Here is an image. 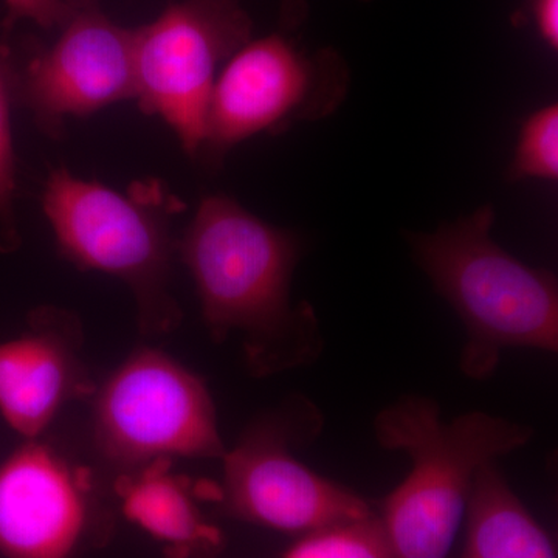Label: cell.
I'll list each match as a JSON object with an SVG mask.
<instances>
[{
  "instance_id": "19",
  "label": "cell",
  "mask_w": 558,
  "mask_h": 558,
  "mask_svg": "<svg viewBox=\"0 0 558 558\" xmlns=\"http://www.w3.org/2000/svg\"><path fill=\"white\" fill-rule=\"evenodd\" d=\"M369 2V0H363ZM310 16L307 0H279V22L284 32H293L300 28Z\"/></svg>"
},
{
  "instance_id": "6",
  "label": "cell",
  "mask_w": 558,
  "mask_h": 558,
  "mask_svg": "<svg viewBox=\"0 0 558 558\" xmlns=\"http://www.w3.org/2000/svg\"><path fill=\"white\" fill-rule=\"evenodd\" d=\"M323 425L322 411L306 398L290 399L281 409L256 418L220 459L223 478L215 487V498L227 515L304 535L374 513L366 499L293 454L296 447L317 439Z\"/></svg>"
},
{
  "instance_id": "15",
  "label": "cell",
  "mask_w": 558,
  "mask_h": 558,
  "mask_svg": "<svg viewBox=\"0 0 558 558\" xmlns=\"http://www.w3.org/2000/svg\"><path fill=\"white\" fill-rule=\"evenodd\" d=\"M16 81V54L0 43V252H14L21 245L16 218V154L11 132V108Z\"/></svg>"
},
{
  "instance_id": "7",
  "label": "cell",
  "mask_w": 558,
  "mask_h": 558,
  "mask_svg": "<svg viewBox=\"0 0 558 558\" xmlns=\"http://www.w3.org/2000/svg\"><path fill=\"white\" fill-rule=\"evenodd\" d=\"M94 439L128 472L160 459H222L227 451L205 381L156 349L135 351L102 385Z\"/></svg>"
},
{
  "instance_id": "14",
  "label": "cell",
  "mask_w": 558,
  "mask_h": 558,
  "mask_svg": "<svg viewBox=\"0 0 558 558\" xmlns=\"http://www.w3.org/2000/svg\"><path fill=\"white\" fill-rule=\"evenodd\" d=\"M281 558H392L379 513L301 535Z\"/></svg>"
},
{
  "instance_id": "4",
  "label": "cell",
  "mask_w": 558,
  "mask_h": 558,
  "mask_svg": "<svg viewBox=\"0 0 558 558\" xmlns=\"http://www.w3.org/2000/svg\"><path fill=\"white\" fill-rule=\"evenodd\" d=\"M40 204L65 259L130 288L143 332L161 336L179 325L182 311L171 292L179 241L172 222L185 204L161 180H138L123 193L54 168Z\"/></svg>"
},
{
  "instance_id": "13",
  "label": "cell",
  "mask_w": 558,
  "mask_h": 558,
  "mask_svg": "<svg viewBox=\"0 0 558 558\" xmlns=\"http://www.w3.org/2000/svg\"><path fill=\"white\" fill-rule=\"evenodd\" d=\"M465 542L457 558H557L548 532L510 488L495 462L478 470L465 512Z\"/></svg>"
},
{
  "instance_id": "12",
  "label": "cell",
  "mask_w": 558,
  "mask_h": 558,
  "mask_svg": "<svg viewBox=\"0 0 558 558\" xmlns=\"http://www.w3.org/2000/svg\"><path fill=\"white\" fill-rule=\"evenodd\" d=\"M116 488L124 517L175 558L216 553L222 546V532L205 519L190 481L174 475L168 459L123 473Z\"/></svg>"
},
{
  "instance_id": "2",
  "label": "cell",
  "mask_w": 558,
  "mask_h": 558,
  "mask_svg": "<svg viewBox=\"0 0 558 558\" xmlns=\"http://www.w3.org/2000/svg\"><path fill=\"white\" fill-rule=\"evenodd\" d=\"M495 208L483 205L429 233H407L411 255L465 329L459 368L494 376L508 349L558 351V282L509 255L492 236Z\"/></svg>"
},
{
  "instance_id": "17",
  "label": "cell",
  "mask_w": 558,
  "mask_h": 558,
  "mask_svg": "<svg viewBox=\"0 0 558 558\" xmlns=\"http://www.w3.org/2000/svg\"><path fill=\"white\" fill-rule=\"evenodd\" d=\"M5 2L7 25L20 21H32L40 28L51 31L61 25L65 16V0H3Z\"/></svg>"
},
{
  "instance_id": "10",
  "label": "cell",
  "mask_w": 558,
  "mask_h": 558,
  "mask_svg": "<svg viewBox=\"0 0 558 558\" xmlns=\"http://www.w3.org/2000/svg\"><path fill=\"white\" fill-rule=\"evenodd\" d=\"M89 470L27 439L0 464V556L72 558L89 531Z\"/></svg>"
},
{
  "instance_id": "5",
  "label": "cell",
  "mask_w": 558,
  "mask_h": 558,
  "mask_svg": "<svg viewBox=\"0 0 558 558\" xmlns=\"http://www.w3.org/2000/svg\"><path fill=\"white\" fill-rule=\"evenodd\" d=\"M349 87L351 70L337 50L310 51L284 33L250 39L216 80L196 160L218 170L245 140L328 119Z\"/></svg>"
},
{
  "instance_id": "16",
  "label": "cell",
  "mask_w": 558,
  "mask_h": 558,
  "mask_svg": "<svg viewBox=\"0 0 558 558\" xmlns=\"http://www.w3.org/2000/svg\"><path fill=\"white\" fill-rule=\"evenodd\" d=\"M506 179L520 182L526 179H558V106H543L521 124L515 153Z\"/></svg>"
},
{
  "instance_id": "9",
  "label": "cell",
  "mask_w": 558,
  "mask_h": 558,
  "mask_svg": "<svg viewBox=\"0 0 558 558\" xmlns=\"http://www.w3.org/2000/svg\"><path fill=\"white\" fill-rule=\"evenodd\" d=\"M60 36L16 58V102L47 137L61 138L68 119L134 100V28L110 20L101 0H65Z\"/></svg>"
},
{
  "instance_id": "18",
  "label": "cell",
  "mask_w": 558,
  "mask_h": 558,
  "mask_svg": "<svg viewBox=\"0 0 558 558\" xmlns=\"http://www.w3.org/2000/svg\"><path fill=\"white\" fill-rule=\"evenodd\" d=\"M529 20L550 50L558 49V0H529Z\"/></svg>"
},
{
  "instance_id": "8",
  "label": "cell",
  "mask_w": 558,
  "mask_h": 558,
  "mask_svg": "<svg viewBox=\"0 0 558 558\" xmlns=\"http://www.w3.org/2000/svg\"><path fill=\"white\" fill-rule=\"evenodd\" d=\"M253 39L241 0H179L134 28V100L196 160L220 70Z\"/></svg>"
},
{
  "instance_id": "1",
  "label": "cell",
  "mask_w": 558,
  "mask_h": 558,
  "mask_svg": "<svg viewBox=\"0 0 558 558\" xmlns=\"http://www.w3.org/2000/svg\"><path fill=\"white\" fill-rule=\"evenodd\" d=\"M303 242L226 194L204 197L178 241L209 336L240 332L248 369L270 376L317 362L323 336L314 307L293 306V271Z\"/></svg>"
},
{
  "instance_id": "11",
  "label": "cell",
  "mask_w": 558,
  "mask_h": 558,
  "mask_svg": "<svg viewBox=\"0 0 558 558\" xmlns=\"http://www.w3.org/2000/svg\"><path fill=\"white\" fill-rule=\"evenodd\" d=\"M83 330L72 312L39 307L25 332L0 343V416L38 439L70 400L94 392L80 357Z\"/></svg>"
},
{
  "instance_id": "3",
  "label": "cell",
  "mask_w": 558,
  "mask_h": 558,
  "mask_svg": "<svg viewBox=\"0 0 558 558\" xmlns=\"http://www.w3.org/2000/svg\"><path fill=\"white\" fill-rule=\"evenodd\" d=\"M374 433L384 449L411 459L410 475L377 512L392 558H449L478 470L534 436L529 425L484 411L446 421L425 396H405L381 410Z\"/></svg>"
}]
</instances>
